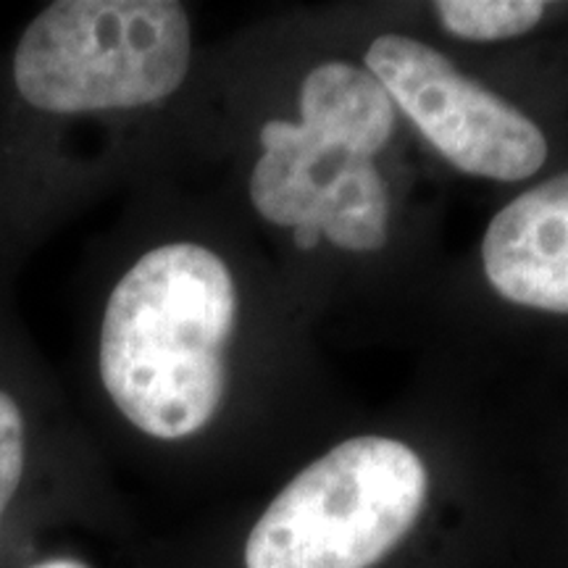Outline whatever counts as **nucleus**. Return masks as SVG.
Here are the masks:
<instances>
[{"label": "nucleus", "mask_w": 568, "mask_h": 568, "mask_svg": "<svg viewBox=\"0 0 568 568\" xmlns=\"http://www.w3.org/2000/svg\"><path fill=\"white\" fill-rule=\"evenodd\" d=\"M190 19L172 0H59L21 34L19 95L48 113L138 109L187 77Z\"/></svg>", "instance_id": "nucleus-2"}, {"label": "nucleus", "mask_w": 568, "mask_h": 568, "mask_svg": "<svg viewBox=\"0 0 568 568\" xmlns=\"http://www.w3.org/2000/svg\"><path fill=\"white\" fill-rule=\"evenodd\" d=\"M301 126L326 145L374 159L395 130V103L368 71L343 61L322 63L301 88Z\"/></svg>", "instance_id": "nucleus-6"}, {"label": "nucleus", "mask_w": 568, "mask_h": 568, "mask_svg": "<svg viewBox=\"0 0 568 568\" xmlns=\"http://www.w3.org/2000/svg\"><path fill=\"white\" fill-rule=\"evenodd\" d=\"M293 232H295V245L301 247V251H314L318 240H322V232H318L316 226H297Z\"/></svg>", "instance_id": "nucleus-9"}, {"label": "nucleus", "mask_w": 568, "mask_h": 568, "mask_svg": "<svg viewBox=\"0 0 568 568\" xmlns=\"http://www.w3.org/2000/svg\"><path fill=\"white\" fill-rule=\"evenodd\" d=\"M439 21L460 40L495 42L518 38L539 24L545 3L537 0H443L435 6Z\"/></svg>", "instance_id": "nucleus-7"}, {"label": "nucleus", "mask_w": 568, "mask_h": 568, "mask_svg": "<svg viewBox=\"0 0 568 568\" xmlns=\"http://www.w3.org/2000/svg\"><path fill=\"white\" fill-rule=\"evenodd\" d=\"M24 474V418L11 395L0 389V518Z\"/></svg>", "instance_id": "nucleus-8"}, {"label": "nucleus", "mask_w": 568, "mask_h": 568, "mask_svg": "<svg viewBox=\"0 0 568 568\" xmlns=\"http://www.w3.org/2000/svg\"><path fill=\"white\" fill-rule=\"evenodd\" d=\"M237 290L216 253L161 245L113 287L101 329V376L145 435L182 439L222 406Z\"/></svg>", "instance_id": "nucleus-1"}, {"label": "nucleus", "mask_w": 568, "mask_h": 568, "mask_svg": "<svg viewBox=\"0 0 568 568\" xmlns=\"http://www.w3.org/2000/svg\"><path fill=\"white\" fill-rule=\"evenodd\" d=\"M429 477L393 437H353L303 468L255 521L247 568H372L422 516Z\"/></svg>", "instance_id": "nucleus-3"}, {"label": "nucleus", "mask_w": 568, "mask_h": 568, "mask_svg": "<svg viewBox=\"0 0 568 568\" xmlns=\"http://www.w3.org/2000/svg\"><path fill=\"white\" fill-rule=\"evenodd\" d=\"M481 261L506 301L568 314V172L497 213L485 232Z\"/></svg>", "instance_id": "nucleus-5"}, {"label": "nucleus", "mask_w": 568, "mask_h": 568, "mask_svg": "<svg viewBox=\"0 0 568 568\" xmlns=\"http://www.w3.org/2000/svg\"><path fill=\"white\" fill-rule=\"evenodd\" d=\"M32 568H84V566L77 564V560H69V558H55V560H45V564H38Z\"/></svg>", "instance_id": "nucleus-10"}, {"label": "nucleus", "mask_w": 568, "mask_h": 568, "mask_svg": "<svg viewBox=\"0 0 568 568\" xmlns=\"http://www.w3.org/2000/svg\"><path fill=\"white\" fill-rule=\"evenodd\" d=\"M366 69L460 172L518 182L548 159V140L529 116L460 74L432 45L382 34L366 51Z\"/></svg>", "instance_id": "nucleus-4"}]
</instances>
